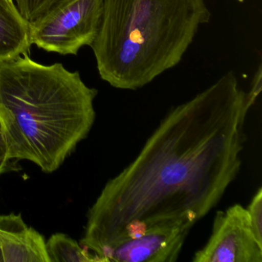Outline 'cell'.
<instances>
[{
  "mask_svg": "<svg viewBox=\"0 0 262 262\" xmlns=\"http://www.w3.org/2000/svg\"><path fill=\"white\" fill-rule=\"evenodd\" d=\"M50 262H103L67 234H53L47 242Z\"/></svg>",
  "mask_w": 262,
  "mask_h": 262,
  "instance_id": "9c48e42d",
  "label": "cell"
},
{
  "mask_svg": "<svg viewBox=\"0 0 262 262\" xmlns=\"http://www.w3.org/2000/svg\"><path fill=\"white\" fill-rule=\"evenodd\" d=\"M19 13L33 24L62 5L68 0H13Z\"/></svg>",
  "mask_w": 262,
  "mask_h": 262,
  "instance_id": "30bf717a",
  "label": "cell"
},
{
  "mask_svg": "<svg viewBox=\"0 0 262 262\" xmlns=\"http://www.w3.org/2000/svg\"><path fill=\"white\" fill-rule=\"evenodd\" d=\"M102 11L103 0H68L30 24L32 45L48 53L76 56L96 39Z\"/></svg>",
  "mask_w": 262,
  "mask_h": 262,
  "instance_id": "277c9868",
  "label": "cell"
},
{
  "mask_svg": "<svg viewBox=\"0 0 262 262\" xmlns=\"http://www.w3.org/2000/svg\"><path fill=\"white\" fill-rule=\"evenodd\" d=\"M0 257L4 262H50L44 237L13 213L0 215Z\"/></svg>",
  "mask_w": 262,
  "mask_h": 262,
  "instance_id": "52a82bcc",
  "label": "cell"
},
{
  "mask_svg": "<svg viewBox=\"0 0 262 262\" xmlns=\"http://www.w3.org/2000/svg\"><path fill=\"white\" fill-rule=\"evenodd\" d=\"M254 235L262 243V188H259L246 208Z\"/></svg>",
  "mask_w": 262,
  "mask_h": 262,
  "instance_id": "8fae6325",
  "label": "cell"
},
{
  "mask_svg": "<svg viewBox=\"0 0 262 262\" xmlns=\"http://www.w3.org/2000/svg\"><path fill=\"white\" fill-rule=\"evenodd\" d=\"M211 12L205 0H103L91 45L102 80L137 90L177 67Z\"/></svg>",
  "mask_w": 262,
  "mask_h": 262,
  "instance_id": "3957f363",
  "label": "cell"
},
{
  "mask_svg": "<svg viewBox=\"0 0 262 262\" xmlns=\"http://www.w3.org/2000/svg\"><path fill=\"white\" fill-rule=\"evenodd\" d=\"M255 101L229 71L172 107L134 160L102 188L81 245L105 262L112 247L151 227L195 225L240 171L245 120Z\"/></svg>",
  "mask_w": 262,
  "mask_h": 262,
  "instance_id": "6da1fadb",
  "label": "cell"
},
{
  "mask_svg": "<svg viewBox=\"0 0 262 262\" xmlns=\"http://www.w3.org/2000/svg\"><path fill=\"white\" fill-rule=\"evenodd\" d=\"M97 95L62 63L42 65L29 54L0 62V126L10 159L56 171L90 133Z\"/></svg>",
  "mask_w": 262,
  "mask_h": 262,
  "instance_id": "7a4b0ae2",
  "label": "cell"
},
{
  "mask_svg": "<svg viewBox=\"0 0 262 262\" xmlns=\"http://www.w3.org/2000/svg\"><path fill=\"white\" fill-rule=\"evenodd\" d=\"M194 225L188 222L163 224L140 235L121 241L104 255L105 262H174Z\"/></svg>",
  "mask_w": 262,
  "mask_h": 262,
  "instance_id": "8992f818",
  "label": "cell"
},
{
  "mask_svg": "<svg viewBox=\"0 0 262 262\" xmlns=\"http://www.w3.org/2000/svg\"><path fill=\"white\" fill-rule=\"evenodd\" d=\"M193 262H262V243L254 235L246 208L240 204L217 211L212 231Z\"/></svg>",
  "mask_w": 262,
  "mask_h": 262,
  "instance_id": "5b68a950",
  "label": "cell"
},
{
  "mask_svg": "<svg viewBox=\"0 0 262 262\" xmlns=\"http://www.w3.org/2000/svg\"><path fill=\"white\" fill-rule=\"evenodd\" d=\"M30 24L13 0H0V62L30 54Z\"/></svg>",
  "mask_w": 262,
  "mask_h": 262,
  "instance_id": "ba28073f",
  "label": "cell"
},
{
  "mask_svg": "<svg viewBox=\"0 0 262 262\" xmlns=\"http://www.w3.org/2000/svg\"><path fill=\"white\" fill-rule=\"evenodd\" d=\"M10 160L8 148L3 134L2 128L0 126V174L7 168V164Z\"/></svg>",
  "mask_w": 262,
  "mask_h": 262,
  "instance_id": "7c38bea8",
  "label": "cell"
},
{
  "mask_svg": "<svg viewBox=\"0 0 262 262\" xmlns=\"http://www.w3.org/2000/svg\"><path fill=\"white\" fill-rule=\"evenodd\" d=\"M237 2H239V3H244V1H245V0H237Z\"/></svg>",
  "mask_w": 262,
  "mask_h": 262,
  "instance_id": "4fadbf2b",
  "label": "cell"
}]
</instances>
